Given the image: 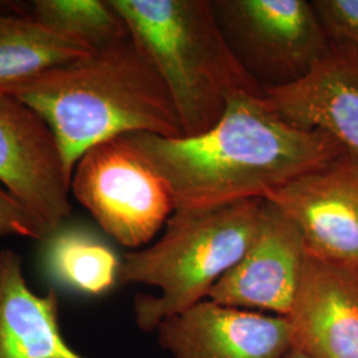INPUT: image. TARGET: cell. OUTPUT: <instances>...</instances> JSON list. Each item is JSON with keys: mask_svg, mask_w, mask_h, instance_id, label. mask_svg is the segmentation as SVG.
Wrapping results in <instances>:
<instances>
[{"mask_svg": "<svg viewBox=\"0 0 358 358\" xmlns=\"http://www.w3.org/2000/svg\"><path fill=\"white\" fill-rule=\"evenodd\" d=\"M174 358H284L292 348L287 317L206 299L157 327Z\"/></svg>", "mask_w": 358, "mask_h": 358, "instance_id": "30bf717a", "label": "cell"}, {"mask_svg": "<svg viewBox=\"0 0 358 358\" xmlns=\"http://www.w3.org/2000/svg\"><path fill=\"white\" fill-rule=\"evenodd\" d=\"M307 257L304 239L279 207L264 199L254 238L244 255L213 287L208 300L287 317Z\"/></svg>", "mask_w": 358, "mask_h": 358, "instance_id": "9c48e42d", "label": "cell"}, {"mask_svg": "<svg viewBox=\"0 0 358 358\" xmlns=\"http://www.w3.org/2000/svg\"><path fill=\"white\" fill-rule=\"evenodd\" d=\"M263 97L287 121L331 136L358 155V51L331 43L307 76L263 90Z\"/></svg>", "mask_w": 358, "mask_h": 358, "instance_id": "7c38bea8", "label": "cell"}, {"mask_svg": "<svg viewBox=\"0 0 358 358\" xmlns=\"http://www.w3.org/2000/svg\"><path fill=\"white\" fill-rule=\"evenodd\" d=\"M32 17L93 51L129 38L122 17L109 1L103 0H36Z\"/></svg>", "mask_w": 358, "mask_h": 358, "instance_id": "2e32d148", "label": "cell"}, {"mask_svg": "<svg viewBox=\"0 0 358 358\" xmlns=\"http://www.w3.org/2000/svg\"><path fill=\"white\" fill-rule=\"evenodd\" d=\"M71 190L110 238L131 250L149 243L176 210L166 182L129 136L84 154Z\"/></svg>", "mask_w": 358, "mask_h": 358, "instance_id": "5b68a950", "label": "cell"}, {"mask_svg": "<svg viewBox=\"0 0 358 358\" xmlns=\"http://www.w3.org/2000/svg\"><path fill=\"white\" fill-rule=\"evenodd\" d=\"M266 201L294 220L308 255L358 272V155L344 150Z\"/></svg>", "mask_w": 358, "mask_h": 358, "instance_id": "ba28073f", "label": "cell"}, {"mask_svg": "<svg viewBox=\"0 0 358 358\" xmlns=\"http://www.w3.org/2000/svg\"><path fill=\"white\" fill-rule=\"evenodd\" d=\"M264 199L206 208H176L155 243L121 259L120 284H146L159 296L138 294V328L153 332L161 321L207 299L213 287L244 255Z\"/></svg>", "mask_w": 358, "mask_h": 358, "instance_id": "277c9868", "label": "cell"}, {"mask_svg": "<svg viewBox=\"0 0 358 358\" xmlns=\"http://www.w3.org/2000/svg\"><path fill=\"white\" fill-rule=\"evenodd\" d=\"M13 235L41 242L51 238L38 219L0 186V238Z\"/></svg>", "mask_w": 358, "mask_h": 358, "instance_id": "ac0fdd59", "label": "cell"}, {"mask_svg": "<svg viewBox=\"0 0 358 358\" xmlns=\"http://www.w3.org/2000/svg\"><path fill=\"white\" fill-rule=\"evenodd\" d=\"M287 319L292 348L309 357L358 358L357 271L307 254Z\"/></svg>", "mask_w": 358, "mask_h": 358, "instance_id": "8fae6325", "label": "cell"}, {"mask_svg": "<svg viewBox=\"0 0 358 358\" xmlns=\"http://www.w3.org/2000/svg\"><path fill=\"white\" fill-rule=\"evenodd\" d=\"M213 7L232 51L251 76L268 80L267 88L307 76L332 43L312 1L219 0Z\"/></svg>", "mask_w": 358, "mask_h": 358, "instance_id": "8992f818", "label": "cell"}, {"mask_svg": "<svg viewBox=\"0 0 358 358\" xmlns=\"http://www.w3.org/2000/svg\"><path fill=\"white\" fill-rule=\"evenodd\" d=\"M329 38L358 51V0L312 1Z\"/></svg>", "mask_w": 358, "mask_h": 358, "instance_id": "e0dca14e", "label": "cell"}, {"mask_svg": "<svg viewBox=\"0 0 358 358\" xmlns=\"http://www.w3.org/2000/svg\"><path fill=\"white\" fill-rule=\"evenodd\" d=\"M128 136L166 182L176 208L266 199L345 150L320 130L287 121L263 92L231 100L217 124L198 136Z\"/></svg>", "mask_w": 358, "mask_h": 358, "instance_id": "6da1fadb", "label": "cell"}, {"mask_svg": "<svg viewBox=\"0 0 358 358\" xmlns=\"http://www.w3.org/2000/svg\"><path fill=\"white\" fill-rule=\"evenodd\" d=\"M0 358H85L65 341L56 291L35 294L11 248L0 250Z\"/></svg>", "mask_w": 358, "mask_h": 358, "instance_id": "4fadbf2b", "label": "cell"}, {"mask_svg": "<svg viewBox=\"0 0 358 358\" xmlns=\"http://www.w3.org/2000/svg\"><path fill=\"white\" fill-rule=\"evenodd\" d=\"M164 81L183 136L213 128L231 100L263 88L244 68L207 0H109Z\"/></svg>", "mask_w": 358, "mask_h": 358, "instance_id": "3957f363", "label": "cell"}, {"mask_svg": "<svg viewBox=\"0 0 358 358\" xmlns=\"http://www.w3.org/2000/svg\"><path fill=\"white\" fill-rule=\"evenodd\" d=\"M92 52L90 47L40 24L32 16L0 13V90Z\"/></svg>", "mask_w": 358, "mask_h": 358, "instance_id": "5bb4252c", "label": "cell"}, {"mask_svg": "<svg viewBox=\"0 0 358 358\" xmlns=\"http://www.w3.org/2000/svg\"><path fill=\"white\" fill-rule=\"evenodd\" d=\"M72 178L47 121L0 92V186L53 235L72 214Z\"/></svg>", "mask_w": 358, "mask_h": 358, "instance_id": "52a82bcc", "label": "cell"}, {"mask_svg": "<svg viewBox=\"0 0 358 358\" xmlns=\"http://www.w3.org/2000/svg\"><path fill=\"white\" fill-rule=\"evenodd\" d=\"M284 358H310L309 356H307L304 352H301V350H299V349H296V348H291L289 350H288V353L284 356Z\"/></svg>", "mask_w": 358, "mask_h": 358, "instance_id": "d6986e66", "label": "cell"}, {"mask_svg": "<svg viewBox=\"0 0 358 358\" xmlns=\"http://www.w3.org/2000/svg\"><path fill=\"white\" fill-rule=\"evenodd\" d=\"M44 266L66 288L100 296L118 282L121 259L90 231L62 227L47 241Z\"/></svg>", "mask_w": 358, "mask_h": 358, "instance_id": "9a60e30c", "label": "cell"}, {"mask_svg": "<svg viewBox=\"0 0 358 358\" xmlns=\"http://www.w3.org/2000/svg\"><path fill=\"white\" fill-rule=\"evenodd\" d=\"M0 92L47 121L71 178L80 158L99 143L134 133L183 136L169 90L130 36Z\"/></svg>", "mask_w": 358, "mask_h": 358, "instance_id": "7a4b0ae2", "label": "cell"}]
</instances>
